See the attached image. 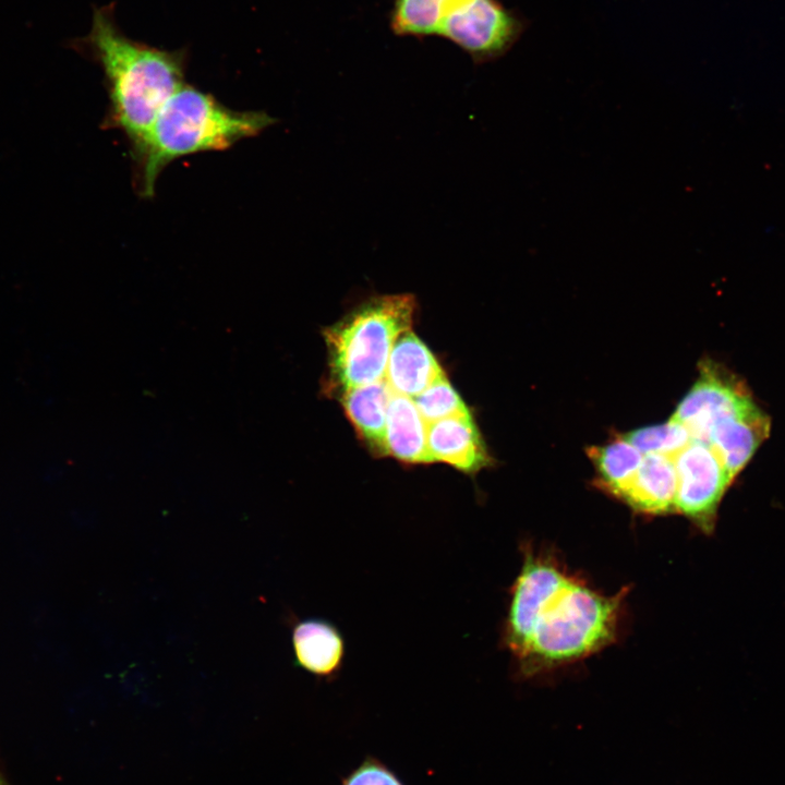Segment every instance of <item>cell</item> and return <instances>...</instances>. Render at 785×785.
<instances>
[{"label":"cell","instance_id":"cell-15","mask_svg":"<svg viewBox=\"0 0 785 785\" xmlns=\"http://www.w3.org/2000/svg\"><path fill=\"white\" fill-rule=\"evenodd\" d=\"M599 475L600 485L615 495L637 472L643 454L621 436L602 446L587 449Z\"/></svg>","mask_w":785,"mask_h":785},{"label":"cell","instance_id":"cell-19","mask_svg":"<svg viewBox=\"0 0 785 785\" xmlns=\"http://www.w3.org/2000/svg\"><path fill=\"white\" fill-rule=\"evenodd\" d=\"M342 785H403L384 764L375 759L365 760L353 770Z\"/></svg>","mask_w":785,"mask_h":785},{"label":"cell","instance_id":"cell-17","mask_svg":"<svg viewBox=\"0 0 785 785\" xmlns=\"http://www.w3.org/2000/svg\"><path fill=\"white\" fill-rule=\"evenodd\" d=\"M621 437L644 455L655 454L671 458L691 442L688 430L674 419L663 424L633 430Z\"/></svg>","mask_w":785,"mask_h":785},{"label":"cell","instance_id":"cell-16","mask_svg":"<svg viewBox=\"0 0 785 785\" xmlns=\"http://www.w3.org/2000/svg\"><path fill=\"white\" fill-rule=\"evenodd\" d=\"M449 0H395L390 27L395 35L418 38L438 35Z\"/></svg>","mask_w":785,"mask_h":785},{"label":"cell","instance_id":"cell-13","mask_svg":"<svg viewBox=\"0 0 785 785\" xmlns=\"http://www.w3.org/2000/svg\"><path fill=\"white\" fill-rule=\"evenodd\" d=\"M391 394L385 378L340 394V402L348 419L367 448L377 456L388 455L386 415Z\"/></svg>","mask_w":785,"mask_h":785},{"label":"cell","instance_id":"cell-6","mask_svg":"<svg viewBox=\"0 0 785 785\" xmlns=\"http://www.w3.org/2000/svg\"><path fill=\"white\" fill-rule=\"evenodd\" d=\"M677 474L675 509L700 530H714L717 509L733 480L709 444L693 440L673 457Z\"/></svg>","mask_w":785,"mask_h":785},{"label":"cell","instance_id":"cell-20","mask_svg":"<svg viewBox=\"0 0 785 785\" xmlns=\"http://www.w3.org/2000/svg\"><path fill=\"white\" fill-rule=\"evenodd\" d=\"M0 785H11V784L0 774Z\"/></svg>","mask_w":785,"mask_h":785},{"label":"cell","instance_id":"cell-12","mask_svg":"<svg viewBox=\"0 0 785 785\" xmlns=\"http://www.w3.org/2000/svg\"><path fill=\"white\" fill-rule=\"evenodd\" d=\"M445 373L428 348L408 330L395 342L385 379L396 394L413 398Z\"/></svg>","mask_w":785,"mask_h":785},{"label":"cell","instance_id":"cell-8","mask_svg":"<svg viewBox=\"0 0 785 785\" xmlns=\"http://www.w3.org/2000/svg\"><path fill=\"white\" fill-rule=\"evenodd\" d=\"M427 447L433 462L448 463L467 474H474L491 463L472 415L428 423Z\"/></svg>","mask_w":785,"mask_h":785},{"label":"cell","instance_id":"cell-14","mask_svg":"<svg viewBox=\"0 0 785 785\" xmlns=\"http://www.w3.org/2000/svg\"><path fill=\"white\" fill-rule=\"evenodd\" d=\"M387 454L407 463H431L427 423L412 398L392 391L386 415Z\"/></svg>","mask_w":785,"mask_h":785},{"label":"cell","instance_id":"cell-7","mask_svg":"<svg viewBox=\"0 0 785 785\" xmlns=\"http://www.w3.org/2000/svg\"><path fill=\"white\" fill-rule=\"evenodd\" d=\"M756 406L740 379L705 360L700 364L698 381L679 402L672 419L688 430L691 439L708 444L716 424Z\"/></svg>","mask_w":785,"mask_h":785},{"label":"cell","instance_id":"cell-2","mask_svg":"<svg viewBox=\"0 0 785 785\" xmlns=\"http://www.w3.org/2000/svg\"><path fill=\"white\" fill-rule=\"evenodd\" d=\"M99 64L109 96L108 123L136 146L167 100L184 84L185 51L126 37L113 5L94 10L90 32L76 44Z\"/></svg>","mask_w":785,"mask_h":785},{"label":"cell","instance_id":"cell-5","mask_svg":"<svg viewBox=\"0 0 785 785\" xmlns=\"http://www.w3.org/2000/svg\"><path fill=\"white\" fill-rule=\"evenodd\" d=\"M524 28V20L498 0H449L438 36L481 64L506 55Z\"/></svg>","mask_w":785,"mask_h":785},{"label":"cell","instance_id":"cell-10","mask_svg":"<svg viewBox=\"0 0 785 785\" xmlns=\"http://www.w3.org/2000/svg\"><path fill=\"white\" fill-rule=\"evenodd\" d=\"M294 662L310 674L331 679L341 671L346 643L340 630L330 621L307 618L292 629Z\"/></svg>","mask_w":785,"mask_h":785},{"label":"cell","instance_id":"cell-1","mask_svg":"<svg viewBox=\"0 0 785 785\" xmlns=\"http://www.w3.org/2000/svg\"><path fill=\"white\" fill-rule=\"evenodd\" d=\"M623 597L601 594L550 558L526 554L503 642L526 675L572 663L614 641Z\"/></svg>","mask_w":785,"mask_h":785},{"label":"cell","instance_id":"cell-4","mask_svg":"<svg viewBox=\"0 0 785 785\" xmlns=\"http://www.w3.org/2000/svg\"><path fill=\"white\" fill-rule=\"evenodd\" d=\"M416 306L410 293L373 295L326 327L330 387L341 394L384 379L391 349L410 330Z\"/></svg>","mask_w":785,"mask_h":785},{"label":"cell","instance_id":"cell-11","mask_svg":"<svg viewBox=\"0 0 785 785\" xmlns=\"http://www.w3.org/2000/svg\"><path fill=\"white\" fill-rule=\"evenodd\" d=\"M770 419L757 406L714 426L708 444L734 481L769 436Z\"/></svg>","mask_w":785,"mask_h":785},{"label":"cell","instance_id":"cell-3","mask_svg":"<svg viewBox=\"0 0 785 785\" xmlns=\"http://www.w3.org/2000/svg\"><path fill=\"white\" fill-rule=\"evenodd\" d=\"M277 120L261 111H235L215 97L183 84L162 106L141 142L132 148L142 195L155 192L161 171L196 153L224 150L254 137Z\"/></svg>","mask_w":785,"mask_h":785},{"label":"cell","instance_id":"cell-18","mask_svg":"<svg viewBox=\"0 0 785 785\" xmlns=\"http://www.w3.org/2000/svg\"><path fill=\"white\" fill-rule=\"evenodd\" d=\"M412 400L427 424L446 418L471 415L445 375L414 396Z\"/></svg>","mask_w":785,"mask_h":785},{"label":"cell","instance_id":"cell-9","mask_svg":"<svg viewBox=\"0 0 785 785\" xmlns=\"http://www.w3.org/2000/svg\"><path fill=\"white\" fill-rule=\"evenodd\" d=\"M677 474L673 458L650 454L633 476L614 495L647 515L676 512Z\"/></svg>","mask_w":785,"mask_h":785}]
</instances>
